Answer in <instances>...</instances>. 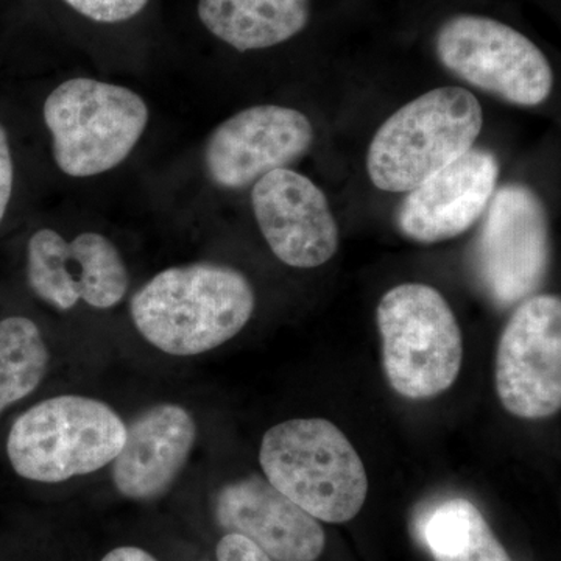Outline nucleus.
I'll return each instance as SVG.
<instances>
[{"label":"nucleus","mask_w":561,"mask_h":561,"mask_svg":"<svg viewBox=\"0 0 561 561\" xmlns=\"http://www.w3.org/2000/svg\"><path fill=\"white\" fill-rule=\"evenodd\" d=\"M102 561H158L149 552L144 549L133 548V546H124V548L113 549L106 553Z\"/></svg>","instance_id":"nucleus-22"},{"label":"nucleus","mask_w":561,"mask_h":561,"mask_svg":"<svg viewBox=\"0 0 561 561\" xmlns=\"http://www.w3.org/2000/svg\"><path fill=\"white\" fill-rule=\"evenodd\" d=\"M131 319L150 345L172 356H197L245 328L256 295L242 272L213 262L162 271L131 298Z\"/></svg>","instance_id":"nucleus-1"},{"label":"nucleus","mask_w":561,"mask_h":561,"mask_svg":"<svg viewBox=\"0 0 561 561\" xmlns=\"http://www.w3.org/2000/svg\"><path fill=\"white\" fill-rule=\"evenodd\" d=\"M49 350L32 320L0 321V413L33 393L46 375Z\"/></svg>","instance_id":"nucleus-18"},{"label":"nucleus","mask_w":561,"mask_h":561,"mask_svg":"<svg viewBox=\"0 0 561 561\" xmlns=\"http://www.w3.org/2000/svg\"><path fill=\"white\" fill-rule=\"evenodd\" d=\"M14 162L11 154L9 135L0 122V224L5 217L7 209L13 195Z\"/></svg>","instance_id":"nucleus-21"},{"label":"nucleus","mask_w":561,"mask_h":561,"mask_svg":"<svg viewBox=\"0 0 561 561\" xmlns=\"http://www.w3.org/2000/svg\"><path fill=\"white\" fill-rule=\"evenodd\" d=\"M195 437V421L181 405L158 404L139 413L111 463L114 486L128 500L162 496L187 463Z\"/></svg>","instance_id":"nucleus-15"},{"label":"nucleus","mask_w":561,"mask_h":561,"mask_svg":"<svg viewBox=\"0 0 561 561\" xmlns=\"http://www.w3.org/2000/svg\"><path fill=\"white\" fill-rule=\"evenodd\" d=\"M443 68L501 101L538 106L553 88L551 62L537 44L504 22L457 14L435 36Z\"/></svg>","instance_id":"nucleus-7"},{"label":"nucleus","mask_w":561,"mask_h":561,"mask_svg":"<svg viewBox=\"0 0 561 561\" xmlns=\"http://www.w3.org/2000/svg\"><path fill=\"white\" fill-rule=\"evenodd\" d=\"M43 114L54 160L73 179L101 175L127 160L150 117L135 91L83 77L55 88Z\"/></svg>","instance_id":"nucleus-5"},{"label":"nucleus","mask_w":561,"mask_h":561,"mask_svg":"<svg viewBox=\"0 0 561 561\" xmlns=\"http://www.w3.org/2000/svg\"><path fill=\"white\" fill-rule=\"evenodd\" d=\"M313 127L301 111L257 105L239 111L210 133L205 147L209 179L224 190H243L311 149Z\"/></svg>","instance_id":"nucleus-10"},{"label":"nucleus","mask_w":561,"mask_h":561,"mask_svg":"<svg viewBox=\"0 0 561 561\" xmlns=\"http://www.w3.org/2000/svg\"><path fill=\"white\" fill-rule=\"evenodd\" d=\"M198 18L239 51L271 49L305 31L309 0H198Z\"/></svg>","instance_id":"nucleus-16"},{"label":"nucleus","mask_w":561,"mask_h":561,"mask_svg":"<svg viewBox=\"0 0 561 561\" xmlns=\"http://www.w3.org/2000/svg\"><path fill=\"white\" fill-rule=\"evenodd\" d=\"M376 316L391 389L409 400L451 389L463 362V337L440 291L427 284H400L383 295Z\"/></svg>","instance_id":"nucleus-6"},{"label":"nucleus","mask_w":561,"mask_h":561,"mask_svg":"<svg viewBox=\"0 0 561 561\" xmlns=\"http://www.w3.org/2000/svg\"><path fill=\"white\" fill-rule=\"evenodd\" d=\"M481 102L460 87L435 88L391 114L367 153L371 183L409 192L472 149L481 135Z\"/></svg>","instance_id":"nucleus-3"},{"label":"nucleus","mask_w":561,"mask_h":561,"mask_svg":"<svg viewBox=\"0 0 561 561\" xmlns=\"http://www.w3.org/2000/svg\"><path fill=\"white\" fill-rule=\"evenodd\" d=\"M497 179L500 161L494 153L472 147L408 192L398 208V228L404 238L420 243L457 238L489 208Z\"/></svg>","instance_id":"nucleus-13"},{"label":"nucleus","mask_w":561,"mask_h":561,"mask_svg":"<svg viewBox=\"0 0 561 561\" xmlns=\"http://www.w3.org/2000/svg\"><path fill=\"white\" fill-rule=\"evenodd\" d=\"M257 227L273 254L295 268H316L337 253L341 231L324 192L301 173L276 169L251 190Z\"/></svg>","instance_id":"nucleus-12"},{"label":"nucleus","mask_w":561,"mask_h":561,"mask_svg":"<svg viewBox=\"0 0 561 561\" xmlns=\"http://www.w3.org/2000/svg\"><path fill=\"white\" fill-rule=\"evenodd\" d=\"M474 247V268L501 308L529 298L549 265V221L530 187L507 184L491 197Z\"/></svg>","instance_id":"nucleus-8"},{"label":"nucleus","mask_w":561,"mask_h":561,"mask_svg":"<svg viewBox=\"0 0 561 561\" xmlns=\"http://www.w3.org/2000/svg\"><path fill=\"white\" fill-rule=\"evenodd\" d=\"M260 461L265 479L320 522H351L367 500L364 461L331 421L276 424L262 438Z\"/></svg>","instance_id":"nucleus-2"},{"label":"nucleus","mask_w":561,"mask_h":561,"mask_svg":"<svg viewBox=\"0 0 561 561\" xmlns=\"http://www.w3.org/2000/svg\"><path fill=\"white\" fill-rule=\"evenodd\" d=\"M27 279L36 297L69 311L80 300L95 309H110L124 300L128 272L119 250L99 232H81L66 241L44 228L27 245Z\"/></svg>","instance_id":"nucleus-11"},{"label":"nucleus","mask_w":561,"mask_h":561,"mask_svg":"<svg viewBox=\"0 0 561 561\" xmlns=\"http://www.w3.org/2000/svg\"><path fill=\"white\" fill-rule=\"evenodd\" d=\"M125 434L124 421L105 402L65 394L38 402L14 421L7 454L21 478L58 483L113 463Z\"/></svg>","instance_id":"nucleus-4"},{"label":"nucleus","mask_w":561,"mask_h":561,"mask_svg":"<svg viewBox=\"0 0 561 561\" xmlns=\"http://www.w3.org/2000/svg\"><path fill=\"white\" fill-rule=\"evenodd\" d=\"M219 561H273L249 538L239 534H227L217 545Z\"/></svg>","instance_id":"nucleus-20"},{"label":"nucleus","mask_w":561,"mask_h":561,"mask_svg":"<svg viewBox=\"0 0 561 561\" xmlns=\"http://www.w3.org/2000/svg\"><path fill=\"white\" fill-rule=\"evenodd\" d=\"M216 518L221 529L249 538L275 561H316L327 545L319 522L261 476L225 485Z\"/></svg>","instance_id":"nucleus-14"},{"label":"nucleus","mask_w":561,"mask_h":561,"mask_svg":"<svg viewBox=\"0 0 561 561\" xmlns=\"http://www.w3.org/2000/svg\"><path fill=\"white\" fill-rule=\"evenodd\" d=\"M420 531L435 561H512L479 508L460 497L435 505Z\"/></svg>","instance_id":"nucleus-17"},{"label":"nucleus","mask_w":561,"mask_h":561,"mask_svg":"<svg viewBox=\"0 0 561 561\" xmlns=\"http://www.w3.org/2000/svg\"><path fill=\"white\" fill-rule=\"evenodd\" d=\"M496 391L512 415L541 420L561 408V301L557 295L526 298L502 331Z\"/></svg>","instance_id":"nucleus-9"},{"label":"nucleus","mask_w":561,"mask_h":561,"mask_svg":"<svg viewBox=\"0 0 561 561\" xmlns=\"http://www.w3.org/2000/svg\"><path fill=\"white\" fill-rule=\"evenodd\" d=\"M66 3L88 20L101 24H117L130 21L146 9L149 0H65Z\"/></svg>","instance_id":"nucleus-19"}]
</instances>
